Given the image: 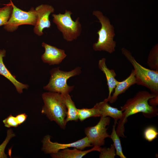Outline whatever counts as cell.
<instances>
[{
	"instance_id": "7a4b0ae2",
	"label": "cell",
	"mask_w": 158,
	"mask_h": 158,
	"mask_svg": "<svg viewBox=\"0 0 158 158\" xmlns=\"http://www.w3.org/2000/svg\"><path fill=\"white\" fill-rule=\"evenodd\" d=\"M42 97L44 105L42 113L46 115L51 121H55L62 129H65L67 109L62 95L49 92L43 93Z\"/></svg>"
},
{
	"instance_id": "7c38bea8",
	"label": "cell",
	"mask_w": 158,
	"mask_h": 158,
	"mask_svg": "<svg viewBox=\"0 0 158 158\" xmlns=\"http://www.w3.org/2000/svg\"><path fill=\"white\" fill-rule=\"evenodd\" d=\"M136 84V80L133 69L131 71L130 75L125 80L119 81L114 88V91L112 96L108 99L104 100L111 103L115 102L120 95L124 93L131 86Z\"/></svg>"
},
{
	"instance_id": "5bb4252c",
	"label": "cell",
	"mask_w": 158,
	"mask_h": 158,
	"mask_svg": "<svg viewBox=\"0 0 158 158\" xmlns=\"http://www.w3.org/2000/svg\"><path fill=\"white\" fill-rule=\"evenodd\" d=\"M6 55V51L4 49H0V74L5 77L11 82L15 86L17 91L20 94L23 92L24 89H28L29 86L23 84L16 79L7 68L3 61V59Z\"/></svg>"
},
{
	"instance_id": "ffe728a7",
	"label": "cell",
	"mask_w": 158,
	"mask_h": 158,
	"mask_svg": "<svg viewBox=\"0 0 158 158\" xmlns=\"http://www.w3.org/2000/svg\"><path fill=\"white\" fill-rule=\"evenodd\" d=\"M78 115L79 119L81 122L90 117L101 116L99 112L95 106L90 109H78Z\"/></svg>"
},
{
	"instance_id": "5b68a950",
	"label": "cell",
	"mask_w": 158,
	"mask_h": 158,
	"mask_svg": "<svg viewBox=\"0 0 158 158\" xmlns=\"http://www.w3.org/2000/svg\"><path fill=\"white\" fill-rule=\"evenodd\" d=\"M72 14L71 11L66 10L63 14L59 13L52 15L53 23L61 32L63 39L67 42L76 40L82 31L80 18L78 17L75 21L73 20L71 17Z\"/></svg>"
},
{
	"instance_id": "484cf974",
	"label": "cell",
	"mask_w": 158,
	"mask_h": 158,
	"mask_svg": "<svg viewBox=\"0 0 158 158\" xmlns=\"http://www.w3.org/2000/svg\"><path fill=\"white\" fill-rule=\"evenodd\" d=\"M27 117V115L25 113H23L17 115L15 118L19 125L24 122Z\"/></svg>"
},
{
	"instance_id": "603a6c76",
	"label": "cell",
	"mask_w": 158,
	"mask_h": 158,
	"mask_svg": "<svg viewBox=\"0 0 158 158\" xmlns=\"http://www.w3.org/2000/svg\"><path fill=\"white\" fill-rule=\"evenodd\" d=\"M143 135L146 140L149 142H151L157 138L158 132L155 127L150 126L145 128Z\"/></svg>"
},
{
	"instance_id": "ac0fdd59",
	"label": "cell",
	"mask_w": 158,
	"mask_h": 158,
	"mask_svg": "<svg viewBox=\"0 0 158 158\" xmlns=\"http://www.w3.org/2000/svg\"><path fill=\"white\" fill-rule=\"evenodd\" d=\"M147 63L150 69L158 71V44L154 46L150 51Z\"/></svg>"
},
{
	"instance_id": "4316f807",
	"label": "cell",
	"mask_w": 158,
	"mask_h": 158,
	"mask_svg": "<svg viewBox=\"0 0 158 158\" xmlns=\"http://www.w3.org/2000/svg\"><path fill=\"white\" fill-rule=\"evenodd\" d=\"M148 103L150 105L157 106L158 104V95L150 99L148 101Z\"/></svg>"
},
{
	"instance_id": "8992f818",
	"label": "cell",
	"mask_w": 158,
	"mask_h": 158,
	"mask_svg": "<svg viewBox=\"0 0 158 158\" xmlns=\"http://www.w3.org/2000/svg\"><path fill=\"white\" fill-rule=\"evenodd\" d=\"M81 69L80 67H78L70 71H65L60 70L59 67L53 68L50 71L51 76L49 83L44 87V89L62 95L69 94L74 86L68 85L67 80L71 77L79 75L81 73Z\"/></svg>"
},
{
	"instance_id": "ba28073f",
	"label": "cell",
	"mask_w": 158,
	"mask_h": 158,
	"mask_svg": "<svg viewBox=\"0 0 158 158\" xmlns=\"http://www.w3.org/2000/svg\"><path fill=\"white\" fill-rule=\"evenodd\" d=\"M98 123L95 126L88 127L85 132L90 144L92 146L100 147L104 145L105 139L110 138V135L107 132L106 126L109 125L110 117H100Z\"/></svg>"
},
{
	"instance_id": "44dd1931",
	"label": "cell",
	"mask_w": 158,
	"mask_h": 158,
	"mask_svg": "<svg viewBox=\"0 0 158 158\" xmlns=\"http://www.w3.org/2000/svg\"><path fill=\"white\" fill-rule=\"evenodd\" d=\"M12 6L10 2L5 6L0 8V26L5 25L11 16Z\"/></svg>"
},
{
	"instance_id": "52a82bcc",
	"label": "cell",
	"mask_w": 158,
	"mask_h": 158,
	"mask_svg": "<svg viewBox=\"0 0 158 158\" xmlns=\"http://www.w3.org/2000/svg\"><path fill=\"white\" fill-rule=\"evenodd\" d=\"M13 9L10 17L4 25L7 31L12 32L16 30L19 26L24 25L34 26L37 21V15L34 8H31L28 11H24L15 6L10 0Z\"/></svg>"
},
{
	"instance_id": "cb8c5ba5",
	"label": "cell",
	"mask_w": 158,
	"mask_h": 158,
	"mask_svg": "<svg viewBox=\"0 0 158 158\" xmlns=\"http://www.w3.org/2000/svg\"><path fill=\"white\" fill-rule=\"evenodd\" d=\"M100 158H114L116 155L115 149L113 144L109 148H101L100 151Z\"/></svg>"
},
{
	"instance_id": "4fadbf2b",
	"label": "cell",
	"mask_w": 158,
	"mask_h": 158,
	"mask_svg": "<svg viewBox=\"0 0 158 158\" xmlns=\"http://www.w3.org/2000/svg\"><path fill=\"white\" fill-rule=\"evenodd\" d=\"M106 59L103 58L98 62V66L99 68L105 74L109 90L108 97L105 99H108L110 97L111 94L119 81L115 78L116 74L113 69H109L107 66L106 63Z\"/></svg>"
},
{
	"instance_id": "9a60e30c",
	"label": "cell",
	"mask_w": 158,
	"mask_h": 158,
	"mask_svg": "<svg viewBox=\"0 0 158 158\" xmlns=\"http://www.w3.org/2000/svg\"><path fill=\"white\" fill-rule=\"evenodd\" d=\"M101 147L94 146L90 149L85 151L74 148L70 150L68 148L59 150L56 153L51 154V157L53 158H81L88 153L93 151L100 152Z\"/></svg>"
},
{
	"instance_id": "e0dca14e",
	"label": "cell",
	"mask_w": 158,
	"mask_h": 158,
	"mask_svg": "<svg viewBox=\"0 0 158 158\" xmlns=\"http://www.w3.org/2000/svg\"><path fill=\"white\" fill-rule=\"evenodd\" d=\"M62 95L67 109L66 123H67L69 121H73L77 122L79 119L78 109L76 108L71 96L69 94Z\"/></svg>"
},
{
	"instance_id": "3957f363",
	"label": "cell",
	"mask_w": 158,
	"mask_h": 158,
	"mask_svg": "<svg viewBox=\"0 0 158 158\" xmlns=\"http://www.w3.org/2000/svg\"><path fill=\"white\" fill-rule=\"evenodd\" d=\"M92 13L98 19L101 25L97 32L98 35V40L93 45V50L112 53L115 51L116 46V42L114 40L115 35L114 26L111 24L109 19L104 16L101 11H94Z\"/></svg>"
},
{
	"instance_id": "d4e9b609",
	"label": "cell",
	"mask_w": 158,
	"mask_h": 158,
	"mask_svg": "<svg viewBox=\"0 0 158 158\" xmlns=\"http://www.w3.org/2000/svg\"><path fill=\"white\" fill-rule=\"evenodd\" d=\"M5 127L9 128L11 127H16L19 124L17 122L15 117L10 114L3 121Z\"/></svg>"
},
{
	"instance_id": "d6986e66",
	"label": "cell",
	"mask_w": 158,
	"mask_h": 158,
	"mask_svg": "<svg viewBox=\"0 0 158 158\" xmlns=\"http://www.w3.org/2000/svg\"><path fill=\"white\" fill-rule=\"evenodd\" d=\"M117 123L114 122V124L113 126L111 134L110 135V138L112 140L116 150V155L119 156L121 158H126L122 151L120 140L119 137L117 134L115 127Z\"/></svg>"
},
{
	"instance_id": "277c9868",
	"label": "cell",
	"mask_w": 158,
	"mask_h": 158,
	"mask_svg": "<svg viewBox=\"0 0 158 158\" xmlns=\"http://www.w3.org/2000/svg\"><path fill=\"white\" fill-rule=\"evenodd\" d=\"M121 51L134 68L136 84L147 87L151 93L158 95V71L149 69L142 66L126 49L122 48Z\"/></svg>"
},
{
	"instance_id": "30bf717a",
	"label": "cell",
	"mask_w": 158,
	"mask_h": 158,
	"mask_svg": "<svg viewBox=\"0 0 158 158\" xmlns=\"http://www.w3.org/2000/svg\"><path fill=\"white\" fill-rule=\"evenodd\" d=\"M37 18L36 23L33 28L34 32L38 36L43 35V30L45 28L51 27V24L49 19V16L54 13V9L50 5L42 4L37 6L35 8Z\"/></svg>"
},
{
	"instance_id": "7402d4cb",
	"label": "cell",
	"mask_w": 158,
	"mask_h": 158,
	"mask_svg": "<svg viewBox=\"0 0 158 158\" xmlns=\"http://www.w3.org/2000/svg\"><path fill=\"white\" fill-rule=\"evenodd\" d=\"M15 135L11 129H8L7 131L6 138L3 142L0 145V158H7V155L5 153V150L7 145Z\"/></svg>"
},
{
	"instance_id": "2e32d148",
	"label": "cell",
	"mask_w": 158,
	"mask_h": 158,
	"mask_svg": "<svg viewBox=\"0 0 158 158\" xmlns=\"http://www.w3.org/2000/svg\"><path fill=\"white\" fill-rule=\"evenodd\" d=\"M95 106L99 112L100 117H111L114 119V122L116 123L121 117L122 111L117 108L111 107L108 102L104 100L103 101L96 103Z\"/></svg>"
},
{
	"instance_id": "8fae6325",
	"label": "cell",
	"mask_w": 158,
	"mask_h": 158,
	"mask_svg": "<svg viewBox=\"0 0 158 158\" xmlns=\"http://www.w3.org/2000/svg\"><path fill=\"white\" fill-rule=\"evenodd\" d=\"M42 46L44 48L45 51L41 56V59L44 63L50 65L59 64L67 56L63 49L44 42L42 43Z\"/></svg>"
},
{
	"instance_id": "6da1fadb",
	"label": "cell",
	"mask_w": 158,
	"mask_h": 158,
	"mask_svg": "<svg viewBox=\"0 0 158 158\" xmlns=\"http://www.w3.org/2000/svg\"><path fill=\"white\" fill-rule=\"evenodd\" d=\"M158 95L150 93L146 90L139 91L133 98L129 99L121 107L122 111L121 118L117 123L116 131L120 137H125L124 125L129 116L142 112L146 118H150L158 115V109L157 106L150 105L149 100Z\"/></svg>"
},
{
	"instance_id": "9c48e42d",
	"label": "cell",
	"mask_w": 158,
	"mask_h": 158,
	"mask_svg": "<svg viewBox=\"0 0 158 158\" xmlns=\"http://www.w3.org/2000/svg\"><path fill=\"white\" fill-rule=\"evenodd\" d=\"M51 137L49 135L45 136L42 140V150L46 154H54L59 150L73 147L83 150L87 147L92 146L87 137L75 142L67 144H61L53 142L50 140Z\"/></svg>"
}]
</instances>
